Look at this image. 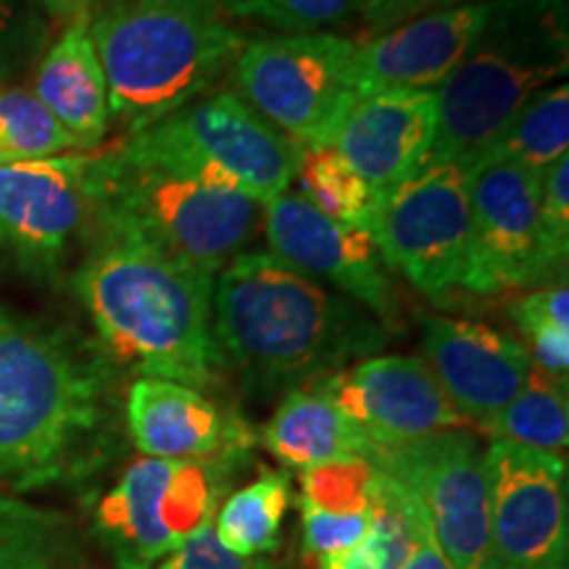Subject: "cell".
<instances>
[{"label":"cell","instance_id":"cell-1","mask_svg":"<svg viewBox=\"0 0 569 569\" xmlns=\"http://www.w3.org/2000/svg\"><path fill=\"white\" fill-rule=\"evenodd\" d=\"M117 375L101 346L0 303V488L77 480L113 446Z\"/></svg>","mask_w":569,"mask_h":569},{"label":"cell","instance_id":"cell-2","mask_svg":"<svg viewBox=\"0 0 569 569\" xmlns=\"http://www.w3.org/2000/svg\"><path fill=\"white\" fill-rule=\"evenodd\" d=\"M390 330L367 309L272 253L243 251L213 277V338L256 401L367 359Z\"/></svg>","mask_w":569,"mask_h":569},{"label":"cell","instance_id":"cell-3","mask_svg":"<svg viewBox=\"0 0 569 569\" xmlns=\"http://www.w3.org/2000/svg\"><path fill=\"white\" fill-rule=\"evenodd\" d=\"M74 290L113 365L196 390L219 382L211 274L138 240L96 232Z\"/></svg>","mask_w":569,"mask_h":569},{"label":"cell","instance_id":"cell-4","mask_svg":"<svg viewBox=\"0 0 569 569\" xmlns=\"http://www.w3.org/2000/svg\"><path fill=\"white\" fill-rule=\"evenodd\" d=\"M90 34L111 119L130 134L206 96L248 42L222 0H109Z\"/></svg>","mask_w":569,"mask_h":569},{"label":"cell","instance_id":"cell-5","mask_svg":"<svg viewBox=\"0 0 569 569\" xmlns=\"http://www.w3.org/2000/svg\"><path fill=\"white\" fill-rule=\"evenodd\" d=\"M567 0H496L486 32L432 90L438 134L430 163L478 159L528 98L567 74Z\"/></svg>","mask_w":569,"mask_h":569},{"label":"cell","instance_id":"cell-6","mask_svg":"<svg viewBox=\"0 0 569 569\" xmlns=\"http://www.w3.org/2000/svg\"><path fill=\"white\" fill-rule=\"evenodd\" d=\"M264 206L113 146L92 153V230L122 234L217 277L256 238Z\"/></svg>","mask_w":569,"mask_h":569},{"label":"cell","instance_id":"cell-7","mask_svg":"<svg viewBox=\"0 0 569 569\" xmlns=\"http://www.w3.org/2000/svg\"><path fill=\"white\" fill-rule=\"evenodd\" d=\"M119 148L130 159L269 203L290 188L303 148L256 113L232 90L180 106L159 122L127 134Z\"/></svg>","mask_w":569,"mask_h":569},{"label":"cell","instance_id":"cell-8","mask_svg":"<svg viewBox=\"0 0 569 569\" xmlns=\"http://www.w3.org/2000/svg\"><path fill=\"white\" fill-rule=\"evenodd\" d=\"M353 59L356 40L340 34H272L246 42L232 92L303 151L332 148L359 101Z\"/></svg>","mask_w":569,"mask_h":569},{"label":"cell","instance_id":"cell-9","mask_svg":"<svg viewBox=\"0 0 569 569\" xmlns=\"http://www.w3.org/2000/svg\"><path fill=\"white\" fill-rule=\"evenodd\" d=\"M246 459H140L96 503V536L117 569H153L211 525Z\"/></svg>","mask_w":569,"mask_h":569},{"label":"cell","instance_id":"cell-10","mask_svg":"<svg viewBox=\"0 0 569 569\" xmlns=\"http://www.w3.org/2000/svg\"><path fill=\"white\" fill-rule=\"evenodd\" d=\"M377 251L427 301L448 303L461 288L469 253V190L459 163H427L380 193L369 224Z\"/></svg>","mask_w":569,"mask_h":569},{"label":"cell","instance_id":"cell-11","mask_svg":"<svg viewBox=\"0 0 569 569\" xmlns=\"http://www.w3.org/2000/svg\"><path fill=\"white\" fill-rule=\"evenodd\" d=\"M367 459L419 503L453 569H478L490 557L486 448L475 430L372 446Z\"/></svg>","mask_w":569,"mask_h":569},{"label":"cell","instance_id":"cell-12","mask_svg":"<svg viewBox=\"0 0 569 569\" xmlns=\"http://www.w3.org/2000/svg\"><path fill=\"white\" fill-rule=\"evenodd\" d=\"M467 172L469 253L461 290L496 296L557 277L540 238V174L511 161L478 159Z\"/></svg>","mask_w":569,"mask_h":569},{"label":"cell","instance_id":"cell-13","mask_svg":"<svg viewBox=\"0 0 569 569\" xmlns=\"http://www.w3.org/2000/svg\"><path fill=\"white\" fill-rule=\"evenodd\" d=\"M486 480L490 553L517 569H567V457L493 440Z\"/></svg>","mask_w":569,"mask_h":569},{"label":"cell","instance_id":"cell-14","mask_svg":"<svg viewBox=\"0 0 569 569\" xmlns=\"http://www.w3.org/2000/svg\"><path fill=\"white\" fill-rule=\"evenodd\" d=\"M92 224V153L0 167V251L32 274L59 272Z\"/></svg>","mask_w":569,"mask_h":569},{"label":"cell","instance_id":"cell-15","mask_svg":"<svg viewBox=\"0 0 569 569\" xmlns=\"http://www.w3.org/2000/svg\"><path fill=\"white\" fill-rule=\"evenodd\" d=\"M269 253L317 282L351 298L388 330L401 322L396 282L372 234L315 209L303 196L284 190L264 203Z\"/></svg>","mask_w":569,"mask_h":569},{"label":"cell","instance_id":"cell-16","mask_svg":"<svg viewBox=\"0 0 569 569\" xmlns=\"http://www.w3.org/2000/svg\"><path fill=\"white\" fill-rule=\"evenodd\" d=\"M317 386L372 446L475 430L448 401L422 356H367L340 372L319 377Z\"/></svg>","mask_w":569,"mask_h":569},{"label":"cell","instance_id":"cell-17","mask_svg":"<svg viewBox=\"0 0 569 569\" xmlns=\"http://www.w3.org/2000/svg\"><path fill=\"white\" fill-rule=\"evenodd\" d=\"M422 351L448 401L472 427L507 407L532 372L522 340L475 319L425 315Z\"/></svg>","mask_w":569,"mask_h":569},{"label":"cell","instance_id":"cell-18","mask_svg":"<svg viewBox=\"0 0 569 569\" xmlns=\"http://www.w3.org/2000/svg\"><path fill=\"white\" fill-rule=\"evenodd\" d=\"M496 13V0L427 9L401 24L356 40L353 77L361 96L436 90L465 59Z\"/></svg>","mask_w":569,"mask_h":569},{"label":"cell","instance_id":"cell-19","mask_svg":"<svg viewBox=\"0 0 569 569\" xmlns=\"http://www.w3.org/2000/svg\"><path fill=\"white\" fill-rule=\"evenodd\" d=\"M127 436L146 459H248L253 432L203 390L138 377L124 396Z\"/></svg>","mask_w":569,"mask_h":569},{"label":"cell","instance_id":"cell-20","mask_svg":"<svg viewBox=\"0 0 569 569\" xmlns=\"http://www.w3.org/2000/svg\"><path fill=\"white\" fill-rule=\"evenodd\" d=\"M436 134V92L386 90L353 103L332 148L377 193H388L430 163Z\"/></svg>","mask_w":569,"mask_h":569},{"label":"cell","instance_id":"cell-21","mask_svg":"<svg viewBox=\"0 0 569 569\" xmlns=\"http://www.w3.org/2000/svg\"><path fill=\"white\" fill-rule=\"evenodd\" d=\"M32 92L80 151H96L106 140L111 130L109 84L90 34V17L63 24V32L42 51Z\"/></svg>","mask_w":569,"mask_h":569},{"label":"cell","instance_id":"cell-22","mask_svg":"<svg viewBox=\"0 0 569 569\" xmlns=\"http://www.w3.org/2000/svg\"><path fill=\"white\" fill-rule=\"evenodd\" d=\"M261 440L280 465L298 472L336 459H367L372 448V440L327 398L317 380L282 396Z\"/></svg>","mask_w":569,"mask_h":569},{"label":"cell","instance_id":"cell-23","mask_svg":"<svg viewBox=\"0 0 569 569\" xmlns=\"http://www.w3.org/2000/svg\"><path fill=\"white\" fill-rule=\"evenodd\" d=\"M290 507V478L267 469L246 488L219 503L211 519L213 536L240 559L274 553L282 543V525Z\"/></svg>","mask_w":569,"mask_h":569},{"label":"cell","instance_id":"cell-24","mask_svg":"<svg viewBox=\"0 0 569 569\" xmlns=\"http://www.w3.org/2000/svg\"><path fill=\"white\" fill-rule=\"evenodd\" d=\"M569 148V84L553 82L522 103L507 127L478 159L511 161L530 172H546ZM472 159V161H478ZM469 161V163H472ZM467 163V167H469Z\"/></svg>","mask_w":569,"mask_h":569},{"label":"cell","instance_id":"cell-25","mask_svg":"<svg viewBox=\"0 0 569 569\" xmlns=\"http://www.w3.org/2000/svg\"><path fill=\"white\" fill-rule=\"evenodd\" d=\"M478 430L493 440H507V443L565 457L569 446L567 380L532 367L522 390Z\"/></svg>","mask_w":569,"mask_h":569},{"label":"cell","instance_id":"cell-26","mask_svg":"<svg viewBox=\"0 0 569 569\" xmlns=\"http://www.w3.org/2000/svg\"><path fill=\"white\" fill-rule=\"evenodd\" d=\"M380 472V469H377ZM419 507L407 490L380 472L372 519L365 538L351 549L319 557V569H401L417 538Z\"/></svg>","mask_w":569,"mask_h":569},{"label":"cell","instance_id":"cell-27","mask_svg":"<svg viewBox=\"0 0 569 569\" xmlns=\"http://www.w3.org/2000/svg\"><path fill=\"white\" fill-rule=\"evenodd\" d=\"M298 196L338 222L369 232L380 193L340 156L336 148L303 151L296 180Z\"/></svg>","mask_w":569,"mask_h":569},{"label":"cell","instance_id":"cell-28","mask_svg":"<svg viewBox=\"0 0 569 569\" xmlns=\"http://www.w3.org/2000/svg\"><path fill=\"white\" fill-rule=\"evenodd\" d=\"M69 549L67 515L0 496V569H56Z\"/></svg>","mask_w":569,"mask_h":569},{"label":"cell","instance_id":"cell-29","mask_svg":"<svg viewBox=\"0 0 569 569\" xmlns=\"http://www.w3.org/2000/svg\"><path fill=\"white\" fill-rule=\"evenodd\" d=\"M80 151L77 140L27 88L0 90V167Z\"/></svg>","mask_w":569,"mask_h":569},{"label":"cell","instance_id":"cell-30","mask_svg":"<svg viewBox=\"0 0 569 569\" xmlns=\"http://www.w3.org/2000/svg\"><path fill=\"white\" fill-rule=\"evenodd\" d=\"M301 498L306 509L327 511V515H367L372 511L380 472L365 457L336 459L327 465L303 469Z\"/></svg>","mask_w":569,"mask_h":569},{"label":"cell","instance_id":"cell-31","mask_svg":"<svg viewBox=\"0 0 569 569\" xmlns=\"http://www.w3.org/2000/svg\"><path fill=\"white\" fill-rule=\"evenodd\" d=\"M230 19L280 34H315L359 11L361 0H222Z\"/></svg>","mask_w":569,"mask_h":569},{"label":"cell","instance_id":"cell-32","mask_svg":"<svg viewBox=\"0 0 569 569\" xmlns=\"http://www.w3.org/2000/svg\"><path fill=\"white\" fill-rule=\"evenodd\" d=\"M48 19L38 0H0V84L40 61Z\"/></svg>","mask_w":569,"mask_h":569},{"label":"cell","instance_id":"cell-33","mask_svg":"<svg viewBox=\"0 0 569 569\" xmlns=\"http://www.w3.org/2000/svg\"><path fill=\"white\" fill-rule=\"evenodd\" d=\"M540 238L553 274H565L569 253V156L540 172Z\"/></svg>","mask_w":569,"mask_h":569},{"label":"cell","instance_id":"cell-34","mask_svg":"<svg viewBox=\"0 0 569 569\" xmlns=\"http://www.w3.org/2000/svg\"><path fill=\"white\" fill-rule=\"evenodd\" d=\"M509 317L515 319L522 343L546 332H569V290L567 284H551L515 298L509 303Z\"/></svg>","mask_w":569,"mask_h":569},{"label":"cell","instance_id":"cell-35","mask_svg":"<svg viewBox=\"0 0 569 569\" xmlns=\"http://www.w3.org/2000/svg\"><path fill=\"white\" fill-rule=\"evenodd\" d=\"M372 511L367 515H327V511L301 507V538L309 557L340 553L365 538Z\"/></svg>","mask_w":569,"mask_h":569},{"label":"cell","instance_id":"cell-36","mask_svg":"<svg viewBox=\"0 0 569 569\" xmlns=\"http://www.w3.org/2000/svg\"><path fill=\"white\" fill-rule=\"evenodd\" d=\"M159 569H272L264 561H256L251 565L248 559L234 557L232 551H227L213 536L211 525H206L203 530H198L193 538L184 540L180 549L169 553L161 561Z\"/></svg>","mask_w":569,"mask_h":569},{"label":"cell","instance_id":"cell-37","mask_svg":"<svg viewBox=\"0 0 569 569\" xmlns=\"http://www.w3.org/2000/svg\"><path fill=\"white\" fill-rule=\"evenodd\" d=\"M438 0H361L356 13L361 17L365 30L369 34H377L417 17V13L432 9Z\"/></svg>","mask_w":569,"mask_h":569},{"label":"cell","instance_id":"cell-38","mask_svg":"<svg viewBox=\"0 0 569 569\" xmlns=\"http://www.w3.org/2000/svg\"><path fill=\"white\" fill-rule=\"evenodd\" d=\"M401 569H453L451 561L446 559L443 549H440V543L436 540V532H432V528H430V519L425 517L422 509H419V517H417L415 546H411L409 557H407V561H403Z\"/></svg>","mask_w":569,"mask_h":569},{"label":"cell","instance_id":"cell-39","mask_svg":"<svg viewBox=\"0 0 569 569\" xmlns=\"http://www.w3.org/2000/svg\"><path fill=\"white\" fill-rule=\"evenodd\" d=\"M38 3L46 17L69 24L74 19L92 17V9H96L98 0H38Z\"/></svg>","mask_w":569,"mask_h":569},{"label":"cell","instance_id":"cell-40","mask_svg":"<svg viewBox=\"0 0 569 569\" xmlns=\"http://www.w3.org/2000/svg\"><path fill=\"white\" fill-rule=\"evenodd\" d=\"M478 569H517V567H509V565H503L501 559H496L493 553H490V557H488L486 561H482V565H480Z\"/></svg>","mask_w":569,"mask_h":569},{"label":"cell","instance_id":"cell-41","mask_svg":"<svg viewBox=\"0 0 569 569\" xmlns=\"http://www.w3.org/2000/svg\"><path fill=\"white\" fill-rule=\"evenodd\" d=\"M461 3H480V0H438L432 9H443V6H461Z\"/></svg>","mask_w":569,"mask_h":569}]
</instances>
